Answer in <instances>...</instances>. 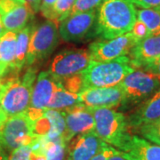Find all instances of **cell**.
I'll list each match as a JSON object with an SVG mask.
<instances>
[{
    "label": "cell",
    "mask_w": 160,
    "mask_h": 160,
    "mask_svg": "<svg viewBox=\"0 0 160 160\" xmlns=\"http://www.w3.org/2000/svg\"><path fill=\"white\" fill-rule=\"evenodd\" d=\"M136 22V8L130 0H103L96 11L92 37L112 39L130 32Z\"/></svg>",
    "instance_id": "cell-1"
},
{
    "label": "cell",
    "mask_w": 160,
    "mask_h": 160,
    "mask_svg": "<svg viewBox=\"0 0 160 160\" xmlns=\"http://www.w3.org/2000/svg\"><path fill=\"white\" fill-rule=\"evenodd\" d=\"M17 74L6 76L0 83V104L8 118L29 109L38 69L31 66L22 76Z\"/></svg>",
    "instance_id": "cell-2"
},
{
    "label": "cell",
    "mask_w": 160,
    "mask_h": 160,
    "mask_svg": "<svg viewBox=\"0 0 160 160\" xmlns=\"http://www.w3.org/2000/svg\"><path fill=\"white\" fill-rule=\"evenodd\" d=\"M92 110L96 134L104 142L120 151H125L132 136L127 118L113 109L100 108Z\"/></svg>",
    "instance_id": "cell-3"
},
{
    "label": "cell",
    "mask_w": 160,
    "mask_h": 160,
    "mask_svg": "<svg viewBox=\"0 0 160 160\" xmlns=\"http://www.w3.org/2000/svg\"><path fill=\"white\" fill-rule=\"evenodd\" d=\"M134 69L129 56L106 62H92L87 69L80 74L82 90L90 87L118 86Z\"/></svg>",
    "instance_id": "cell-4"
},
{
    "label": "cell",
    "mask_w": 160,
    "mask_h": 160,
    "mask_svg": "<svg viewBox=\"0 0 160 160\" xmlns=\"http://www.w3.org/2000/svg\"><path fill=\"white\" fill-rule=\"evenodd\" d=\"M58 43L59 29L55 22L47 20L38 26H32L26 65L31 67L47 59Z\"/></svg>",
    "instance_id": "cell-5"
},
{
    "label": "cell",
    "mask_w": 160,
    "mask_h": 160,
    "mask_svg": "<svg viewBox=\"0 0 160 160\" xmlns=\"http://www.w3.org/2000/svg\"><path fill=\"white\" fill-rule=\"evenodd\" d=\"M38 137L34 121L26 112L9 117L0 129V144L7 152L30 144Z\"/></svg>",
    "instance_id": "cell-6"
},
{
    "label": "cell",
    "mask_w": 160,
    "mask_h": 160,
    "mask_svg": "<svg viewBox=\"0 0 160 160\" xmlns=\"http://www.w3.org/2000/svg\"><path fill=\"white\" fill-rule=\"evenodd\" d=\"M92 62L88 49H65L53 58L48 71L59 83H62L81 74Z\"/></svg>",
    "instance_id": "cell-7"
},
{
    "label": "cell",
    "mask_w": 160,
    "mask_h": 160,
    "mask_svg": "<svg viewBox=\"0 0 160 160\" xmlns=\"http://www.w3.org/2000/svg\"><path fill=\"white\" fill-rule=\"evenodd\" d=\"M119 85L125 93V106L139 105L160 89L159 80L142 69H135Z\"/></svg>",
    "instance_id": "cell-8"
},
{
    "label": "cell",
    "mask_w": 160,
    "mask_h": 160,
    "mask_svg": "<svg viewBox=\"0 0 160 160\" xmlns=\"http://www.w3.org/2000/svg\"><path fill=\"white\" fill-rule=\"evenodd\" d=\"M140 40L132 31L112 39H100L89 46L92 62H106L126 56Z\"/></svg>",
    "instance_id": "cell-9"
},
{
    "label": "cell",
    "mask_w": 160,
    "mask_h": 160,
    "mask_svg": "<svg viewBox=\"0 0 160 160\" xmlns=\"http://www.w3.org/2000/svg\"><path fill=\"white\" fill-rule=\"evenodd\" d=\"M96 9L70 14L63 20L59 26V35L66 42L78 43L81 42L89 34L92 35L95 21Z\"/></svg>",
    "instance_id": "cell-10"
},
{
    "label": "cell",
    "mask_w": 160,
    "mask_h": 160,
    "mask_svg": "<svg viewBox=\"0 0 160 160\" xmlns=\"http://www.w3.org/2000/svg\"><path fill=\"white\" fill-rule=\"evenodd\" d=\"M80 102L91 109L125 107L126 98L120 85L109 87H90L78 92Z\"/></svg>",
    "instance_id": "cell-11"
},
{
    "label": "cell",
    "mask_w": 160,
    "mask_h": 160,
    "mask_svg": "<svg viewBox=\"0 0 160 160\" xmlns=\"http://www.w3.org/2000/svg\"><path fill=\"white\" fill-rule=\"evenodd\" d=\"M58 86L59 82L49 71H42L38 75L31 92L29 108L26 112L34 122L39 118L46 109Z\"/></svg>",
    "instance_id": "cell-12"
},
{
    "label": "cell",
    "mask_w": 160,
    "mask_h": 160,
    "mask_svg": "<svg viewBox=\"0 0 160 160\" xmlns=\"http://www.w3.org/2000/svg\"><path fill=\"white\" fill-rule=\"evenodd\" d=\"M62 112L65 119V131L62 137L67 145L78 135L94 132L95 122L91 108L80 103Z\"/></svg>",
    "instance_id": "cell-13"
},
{
    "label": "cell",
    "mask_w": 160,
    "mask_h": 160,
    "mask_svg": "<svg viewBox=\"0 0 160 160\" xmlns=\"http://www.w3.org/2000/svg\"><path fill=\"white\" fill-rule=\"evenodd\" d=\"M33 13L26 0H0V17L6 31L18 32L25 28Z\"/></svg>",
    "instance_id": "cell-14"
},
{
    "label": "cell",
    "mask_w": 160,
    "mask_h": 160,
    "mask_svg": "<svg viewBox=\"0 0 160 160\" xmlns=\"http://www.w3.org/2000/svg\"><path fill=\"white\" fill-rule=\"evenodd\" d=\"M70 142V145L67 147L66 160H91L106 143L101 140L95 132L78 135Z\"/></svg>",
    "instance_id": "cell-15"
},
{
    "label": "cell",
    "mask_w": 160,
    "mask_h": 160,
    "mask_svg": "<svg viewBox=\"0 0 160 160\" xmlns=\"http://www.w3.org/2000/svg\"><path fill=\"white\" fill-rule=\"evenodd\" d=\"M160 118V89L153 93L127 117L130 129L139 130L142 126Z\"/></svg>",
    "instance_id": "cell-16"
},
{
    "label": "cell",
    "mask_w": 160,
    "mask_h": 160,
    "mask_svg": "<svg viewBox=\"0 0 160 160\" xmlns=\"http://www.w3.org/2000/svg\"><path fill=\"white\" fill-rule=\"evenodd\" d=\"M132 64L135 69H141L146 64L160 58V34L140 40L129 53Z\"/></svg>",
    "instance_id": "cell-17"
},
{
    "label": "cell",
    "mask_w": 160,
    "mask_h": 160,
    "mask_svg": "<svg viewBox=\"0 0 160 160\" xmlns=\"http://www.w3.org/2000/svg\"><path fill=\"white\" fill-rule=\"evenodd\" d=\"M124 154L128 160H160V145L132 135Z\"/></svg>",
    "instance_id": "cell-18"
},
{
    "label": "cell",
    "mask_w": 160,
    "mask_h": 160,
    "mask_svg": "<svg viewBox=\"0 0 160 160\" xmlns=\"http://www.w3.org/2000/svg\"><path fill=\"white\" fill-rule=\"evenodd\" d=\"M16 50V32L6 31L0 38V64L6 67L8 72L17 73L14 70Z\"/></svg>",
    "instance_id": "cell-19"
},
{
    "label": "cell",
    "mask_w": 160,
    "mask_h": 160,
    "mask_svg": "<svg viewBox=\"0 0 160 160\" xmlns=\"http://www.w3.org/2000/svg\"><path fill=\"white\" fill-rule=\"evenodd\" d=\"M78 93L72 92L65 89L61 83H59L57 89L53 92L46 109H53L58 111H65L80 104Z\"/></svg>",
    "instance_id": "cell-20"
},
{
    "label": "cell",
    "mask_w": 160,
    "mask_h": 160,
    "mask_svg": "<svg viewBox=\"0 0 160 160\" xmlns=\"http://www.w3.org/2000/svg\"><path fill=\"white\" fill-rule=\"evenodd\" d=\"M31 30H32V25L29 24L25 28L16 32V50H15V60H14V70L17 73H19L23 69V67L26 65Z\"/></svg>",
    "instance_id": "cell-21"
},
{
    "label": "cell",
    "mask_w": 160,
    "mask_h": 160,
    "mask_svg": "<svg viewBox=\"0 0 160 160\" xmlns=\"http://www.w3.org/2000/svg\"><path fill=\"white\" fill-rule=\"evenodd\" d=\"M136 19L146 28L148 37L160 34V9L136 8Z\"/></svg>",
    "instance_id": "cell-22"
},
{
    "label": "cell",
    "mask_w": 160,
    "mask_h": 160,
    "mask_svg": "<svg viewBox=\"0 0 160 160\" xmlns=\"http://www.w3.org/2000/svg\"><path fill=\"white\" fill-rule=\"evenodd\" d=\"M76 0H57L51 8L42 13L45 17L56 24H59L70 15Z\"/></svg>",
    "instance_id": "cell-23"
},
{
    "label": "cell",
    "mask_w": 160,
    "mask_h": 160,
    "mask_svg": "<svg viewBox=\"0 0 160 160\" xmlns=\"http://www.w3.org/2000/svg\"><path fill=\"white\" fill-rule=\"evenodd\" d=\"M142 137L151 142L160 145V118L154 122L142 126L139 130Z\"/></svg>",
    "instance_id": "cell-24"
},
{
    "label": "cell",
    "mask_w": 160,
    "mask_h": 160,
    "mask_svg": "<svg viewBox=\"0 0 160 160\" xmlns=\"http://www.w3.org/2000/svg\"><path fill=\"white\" fill-rule=\"evenodd\" d=\"M102 1L103 0H76L70 14L94 10L100 6Z\"/></svg>",
    "instance_id": "cell-25"
},
{
    "label": "cell",
    "mask_w": 160,
    "mask_h": 160,
    "mask_svg": "<svg viewBox=\"0 0 160 160\" xmlns=\"http://www.w3.org/2000/svg\"><path fill=\"white\" fill-rule=\"evenodd\" d=\"M32 152V143L23 145L17 149H13L8 160H30V155Z\"/></svg>",
    "instance_id": "cell-26"
},
{
    "label": "cell",
    "mask_w": 160,
    "mask_h": 160,
    "mask_svg": "<svg viewBox=\"0 0 160 160\" xmlns=\"http://www.w3.org/2000/svg\"><path fill=\"white\" fill-rule=\"evenodd\" d=\"M117 150L118 149H115L114 147L105 143L100 151L91 160H108Z\"/></svg>",
    "instance_id": "cell-27"
},
{
    "label": "cell",
    "mask_w": 160,
    "mask_h": 160,
    "mask_svg": "<svg viewBox=\"0 0 160 160\" xmlns=\"http://www.w3.org/2000/svg\"><path fill=\"white\" fill-rule=\"evenodd\" d=\"M139 8H158L160 9V0H130Z\"/></svg>",
    "instance_id": "cell-28"
},
{
    "label": "cell",
    "mask_w": 160,
    "mask_h": 160,
    "mask_svg": "<svg viewBox=\"0 0 160 160\" xmlns=\"http://www.w3.org/2000/svg\"><path fill=\"white\" fill-rule=\"evenodd\" d=\"M140 69L145 70L147 72H149L160 81V61H155L152 62L144 65Z\"/></svg>",
    "instance_id": "cell-29"
},
{
    "label": "cell",
    "mask_w": 160,
    "mask_h": 160,
    "mask_svg": "<svg viewBox=\"0 0 160 160\" xmlns=\"http://www.w3.org/2000/svg\"><path fill=\"white\" fill-rule=\"evenodd\" d=\"M57 0H42L41 2V7H40V11L42 13L46 12V11H48L52 6L55 4Z\"/></svg>",
    "instance_id": "cell-30"
},
{
    "label": "cell",
    "mask_w": 160,
    "mask_h": 160,
    "mask_svg": "<svg viewBox=\"0 0 160 160\" xmlns=\"http://www.w3.org/2000/svg\"><path fill=\"white\" fill-rule=\"evenodd\" d=\"M26 1H27V3L29 5V6L31 7V9H32V11H33L34 13L40 11L42 0H26Z\"/></svg>",
    "instance_id": "cell-31"
},
{
    "label": "cell",
    "mask_w": 160,
    "mask_h": 160,
    "mask_svg": "<svg viewBox=\"0 0 160 160\" xmlns=\"http://www.w3.org/2000/svg\"><path fill=\"white\" fill-rule=\"evenodd\" d=\"M108 160H128L126 158V157L124 154V152L123 151H120V150H117L116 152H115L114 154L112 155L110 158H109Z\"/></svg>",
    "instance_id": "cell-32"
},
{
    "label": "cell",
    "mask_w": 160,
    "mask_h": 160,
    "mask_svg": "<svg viewBox=\"0 0 160 160\" xmlns=\"http://www.w3.org/2000/svg\"><path fill=\"white\" fill-rule=\"evenodd\" d=\"M7 118H8V116H7V114L5 112V110L3 109L1 104H0V129L3 127V126H4V124L6 123V121L7 120Z\"/></svg>",
    "instance_id": "cell-33"
},
{
    "label": "cell",
    "mask_w": 160,
    "mask_h": 160,
    "mask_svg": "<svg viewBox=\"0 0 160 160\" xmlns=\"http://www.w3.org/2000/svg\"><path fill=\"white\" fill-rule=\"evenodd\" d=\"M8 158L9 157L7 155V151L0 144V160H8Z\"/></svg>",
    "instance_id": "cell-34"
},
{
    "label": "cell",
    "mask_w": 160,
    "mask_h": 160,
    "mask_svg": "<svg viewBox=\"0 0 160 160\" xmlns=\"http://www.w3.org/2000/svg\"><path fill=\"white\" fill-rule=\"evenodd\" d=\"M8 73V70L6 67H4L3 65L0 64V83L2 82V80L4 79V78L6 77V75Z\"/></svg>",
    "instance_id": "cell-35"
},
{
    "label": "cell",
    "mask_w": 160,
    "mask_h": 160,
    "mask_svg": "<svg viewBox=\"0 0 160 160\" xmlns=\"http://www.w3.org/2000/svg\"><path fill=\"white\" fill-rule=\"evenodd\" d=\"M6 32V30L4 29V26H3V23L1 21V17H0V38L4 35V33Z\"/></svg>",
    "instance_id": "cell-36"
},
{
    "label": "cell",
    "mask_w": 160,
    "mask_h": 160,
    "mask_svg": "<svg viewBox=\"0 0 160 160\" xmlns=\"http://www.w3.org/2000/svg\"><path fill=\"white\" fill-rule=\"evenodd\" d=\"M156 61H160V58H158V60H156ZM155 62V61H154Z\"/></svg>",
    "instance_id": "cell-37"
}]
</instances>
